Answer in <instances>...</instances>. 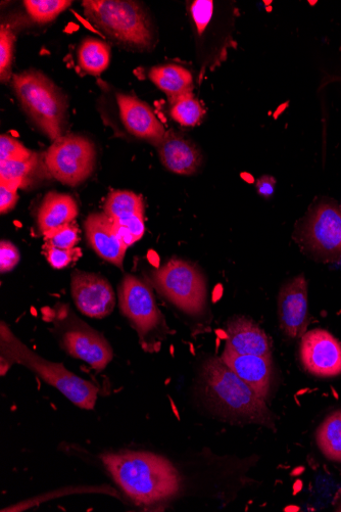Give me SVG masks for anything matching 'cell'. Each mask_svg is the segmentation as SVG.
Returning <instances> with one entry per match:
<instances>
[{
  "label": "cell",
  "mask_w": 341,
  "mask_h": 512,
  "mask_svg": "<svg viewBox=\"0 0 341 512\" xmlns=\"http://www.w3.org/2000/svg\"><path fill=\"white\" fill-rule=\"evenodd\" d=\"M256 188L261 197L271 199L276 190V179L270 175H264L257 180Z\"/></svg>",
  "instance_id": "obj_34"
},
{
  "label": "cell",
  "mask_w": 341,
  "mask_h": 512,
  "mask_svg": "<svg viewBox=\"0 0 341 512\" xmlns=\"http://www.w3.org/2000/svg\"><path fill=\"white\" fill-rule=\"evenodd\" d=\"M71 289L78 310L88 317L105 318L116 306V295L112 286L99 274L75 271Z\"/></svg>",
  "instance_id": "obj_11"
},
{
  "label": "cell",
  "mask_w": 341,
  "mask_h": 512,
  "mask_svg": "<svg viewBox=\"0 0 341 512\" xmlns=\"http://www.w3.org/2000/svg\"><path fill=\"white\" fill-rule=\"evenodd\" d=\"M43 252L47 262L56 269L66 268L82 257V250L80 248H73L69 250L43 248Z\"/></svg>",
  "instance_id": "obj_31"
},
{
  "label": "cell",
  "mask_w": 341,
  "mask_h": 512,
  "mask_svg": "<svg viewBox=\"0 0 341 512\" xmlns=\"http://www.w3.org/2000/svg\"><path fill=\"white\" fill-rule=\"evenodd\" d=\"M169 103L172 119L181 126H197L205 117V109L192 92L171 100Z\"/></svg>",
  "instance_id": "obj_24"
},
{
  "label": "cell",
  "mask_w": 341,
  "mask_h": 512,
  "mask_svg": "<svg viewBox=\"0 0 341 512\" xmlns=\"http://www.w3.org/2000/svg\"><path fill=\"white\" fill-rule=\"evenodd\" d=\"M278 316L282 332L291 339L302 338L309 324L308 284L299 275L287 283L278 296Z\"/></svg>",
  "instance_id": "obj_13"
},
{
  "label": "cell",
  "mask_w": 341,
  "mask_h": 512,
  "mask_svg": "<svg viewBox=\"0 0 341 512\" xmlns=\"http://www.w3.org/2000/svg\"><path fill=\"white\" fill-rule=\"evenodd\" d=\"M18 199L17 189L0 184V212H2V214L12 211L15 208Z\"/></svg>",
  "instance_id": "obj_33"
},
{
  "label": "cell",
  "mask_w": 341,
  "mask_h": 512,
  "mask_svg": "<svg viewBox=\"0 0 341 512\" xmlns=\"http://www.w3.org/2000/svg\"><path fill=\"white\" fill-rule=\"evenodd\" d=\"M43 248L73 249L79 243V229L75 222L46 232Z\"/></svg>",
  "instance_id": "obj_27"
},
{
  "label": "cell",
  "mask_w": 341,
  "mask_h": 512,
  "mask_svg": "<svg viewBox=\"0 0 341 512\" xmlns=\"http://www.w3.org/2000/svg\"><path fill=\"white\" fill-rule=\"evenodd\" d=\"M87 241L102 259L123 268L128 247L121 241L113 219L105 213H95L85 221Z\"/></svg>",
  "instance_id": "obj_14"
},
{
  "label": "cell",
  "mask_w": 341,
  "mask_h": 512,
  "mask_svg": "<svg viewBox=\"0 0 341 512\" xmlns=\"http://www.w3.org/2000/svg\"><path fill=\"white\" fill-rule=\"evenodd\" d=\"M0 354L3 376L11 365L21 364L79 408L92 410L95 407L99 394L96 386L77 377L63 364L45 360L34 353L13 334L4 321L0 324Z\"/></svg>",
  "instance_id": "obj_3"
},
{
  "label": "cell",
  "mask_w": 341,
  "mask_h": 512,
  "mask_svg": "<svg viewBox=\"0 0 341 512\" xmlns=\"http://www.w3.org/2000/svg\"><path fill=\"white\" fill-rule=\"evenodd\" d=\"M301 339V361L311 375L323 379L341 375V343L335 337L325 330H313Z\"/></svg>",
  "instance_id": "obj_10"
},
{
  "label": "cell",
  "mask_w": 341,
  "mask_h": 512,
  "mask_svg": "<svg viewBox=\"0 0 341 512\" xmlns=\"http://www.w3.org/2000/svg\"><path fill=\"white\" fill-rule=\"evenodd\" d=\"M96 151L93 143L81 135H63L45 154L47 170L60 182L76 186L93 172Z\"/></svg>",
  "instance_id": "obj_7"
},
{
  "label": "cell",
  "mask_w": 341,
  "mask_h": 512,
  "mask_svg": "<svg viewBox=\"0 0 341 512\" xmlns=\"http://www.w3.org/2000/svg\"><path fill=\"white\" fill-rule=\"evenodd\" d=\"M104 213L113 220H121L145 213V206L141 196L127 191H115L107 198Z\"/></svg>",
  "instance_id": "obj_23"
},
{
  "label": "cell",
  "mask_w": 341,
  "mask_h": 512,
  "mask_svg": "<svg viewBox=\"0 0 341 512\" xmlns=\"http://www.w3.org/2000/svg\"><path fill=\"white\" fill-rule=\"evenodd\" d=\"M20 253L17 247L8 241L0 243V271H12L20 262Z\"/></svg>",
  "instance_id": "obj_32"
},
{
  "label": "cell",
  "mask_w": 341,
  "mask_h": 512,
  "mask_svg": "<svg viewBox=\"0 0 341 512\" xmlns=\"http://www.w3.org/2000/svg\"><path fill=\"white\" fill-rule=\"evenodd\" d=\"M152 276L159 292L179 309L191 315L203 312L207 300L206 282L196 267L173 259Z\"/></svg>",
  "instance_id": "obj_6"
},
{
  "label": "cell",
  "mask_w": 341,
  "mask_h": 512,
  "mask_svg": "<svg viewBox=\"0 0 341 512\" xmlns=\"http://www.w3.org/2000/svg\"><path fill=\"white\" fill-rule=\"evenodd\" d=\"M156 147L162 164L175 174L192 175L202 165L203 156L198 147L174 131L167 132Z\"/></svg>",
  "instance_id": "obj_17"
},
{
  "label": "cell",
  "mask_w": 341,
  "mask_h": 512,
  "mask_svg": "<svg viewBox=\"0 0 341 512\" xmlns=\"http://www.w3.org/2000/svg\"><path fill=\"white\" fill-rule=\"evenodd\" d=\"M152 82L168 96L169 101L193 90V77L189 70L175 64L154 67L149 74Z\"/></svg>",
  "instance_id": "obj_20"
},
{
  "label": "cell",
  "mask_w": 341,
  "mask_h": 512,
  "mask_svg": "<svg viewBox=\"0 0 341 512\" xmlns=\"http://www.w3.org/2000/svg\"><path fill=\"white\" fill-rule=\"evenodd\" d=\"M37 165L36 154L27 160L0 162V184L11 186L17 190L23 188Z\"/></svg>",
  "instance_id": "obj_25"
},
{
  "label": "cell",
  "mask_w": 341,
  "mask_h": 512,
  "mask_svg": "<svg viewBox=\"0 0 341 512\" xmlns=\"http://www.w3.org/2000/svg\"><path fill=\"white\" fill-rule=\"evenodd\" d=\"M111 62L110 46L102 40L86 38L78 50V63L86 73L99 76L105 72Z\"/></svg>",
  "instance_id": "obj_21"
},
{
  "label": "cell",
  "mask_w": 341,
  "mask_h": 512,
  "mask_svg": "<svg viewBox=\"0 0 341 512\" xmlns=\"http://www.w3.org/2000/svg\"><path fill=\"white\" fill-rule=\"evenodd\" d=\"M13 88L23 110L44 134L53 142L63 136L68 103L50 78L28 70L13 76Z\"/></svg>",
  "instance_id": "obj_4"
},
{
  "label": "cell",
  "mask_w": 341,
  "mask_h": 512,
  "mask_svg": "<svg viewBox=\"0 0 341 512\" xmlns=\"http://www.w3.org/2000/svg\"><path fill=\"white\" fill-rule=\"evenodd\" d=\"M221 359L235 374L263 399H267L271 379V358L257 355H240L225 348Z\"/></svg>",
  "instance_id": "obj_18"
},
{
  "label": "cell",
  "mask_w": 341,
  "mask_h": 512,
  "mask_svg": "<svg viewBox=\"0 0 341 512\" xmlns=\"http://www.w3.org/2000/svg\"><path fill=\"white\" fill-rule=\"evenodd\" d=\"M120 309L126 316L140 339L150 336L163 323L151 288L133 275H127L119 287Z\"/></svg>",
  "instance_id": "obj_9"
},
{
  "label": "cell",
  "mask_w": 341,
  "mask_h": 512,
  "mask_svg": "<svg viewBox=\"0 0 341 512\" xmlns=\"http://www.w3.org/2000/svg\"><path fill=\"white\" fill-rule=\"evenodd\" d=\"M316 440L325 457L341 462V410L329 414L319 427Z\"/></svg>",
  "instance_id": "obj_22"
},
{
  "label": "cell",
  "mask_w": 341,
  "mask_h": 512,
  "mask_svg": "<svg viewBox=\"0 0 341 512\" xmlns=\"http://www.w3.org/2000/svg\"><path fill=\"white\" fill-rule=\"evenodd\" d=\"M198 391L205 404L229 421L274 428L273 416L265 399L243 382L221 358L204 362Z\"/></svg>",
  "instance_id": "obj_2"
},
{
  "label": "cell",
  "mask_w": 341,
  "mask_h": 512,
  "mask_svg": "<svg viewBox=\"0 0 341 512\" xmlns=\"http://www.w3.org/2000/svg\"><path fill=\"white\" fill-rule=\"evenodd\" d=\"M117 103L122 122L129 133L155 146L162 142L167 132L148 105L126 95H118Z\"/></svg>",
  "instance_id": "obj_15"
},
{
  "label": "cell",
  "mask_w": 341,
  "mask_h": 512,
  "mask_svg": "<svg viewBox=\"0 0 341 512\" xmlns=\"http://www.w3.org/2000/svg\"><path fill=\"white\" fill-rule=\"evenodd\" d=\"M78 213V205L70 195L47 194L38 211V228L44 235L48 231L74 222Z\"/></svg>",
  "instance_id": "obj_19"
},
{
  "label": "cell",
  "mask_w": 341,
  "mask_h": 512,
  "mask_svg": "<svg viewBox=\"0 0 341 512\" xmlns=\"http://www.w3.org/2000/svg\"><path fill=\"white\" fill-rule=\"evenodd\" d=\"M16 36L7 26L0 28V79L9 81L12 76Z\"/></svg>",
  "instance_id": "obj_29"
},
{
  "label": "cell",
  "mask_w": 341,
  "mask_h": 512,
  "mask_svg": "<svg viewBox=\"0 0 341 512\" xmlns=\"http://www.w3.org/2000/svg\"><path fill=\"white\" fill-rule=\"evenodd\" d=\"M299 236L302 245L325 261L341 260V209L331 200L316 204L304 219Z\"/></svg>",
  "instance_id": "obj_8"
},
{
  "label": "cell",
  "mask_w": 341,
  "mask_h": 512,
  "mask_svg": "<svg viewBox=\"0 0 341 512\" xmlns=\"http://www.w3.org/2000/svg\"><path fill=\"white\" fill-rule=\"evenodd\" d=\"M63 349L72 357L89 364L96 371H103L114 357L113 349L100 334L79 321L70 324L61 335Z\"/></svg>",
  "instance_id": "obj_12"
},
{
  "label": "cell",
  "mask_w": 341,
  "mask_h": 512,
  "mask_svg": "<svg viewBox=\"0 0 341 512\" xmlns=\"http://www.w3.org/2000/svg\"><path fill=\"white\" fill-rule=\"evenodd\" d=\"M82 6L85 16L115 40L138 49H149L154 44L155 34L151 21L137 3L85 0Z\"/></svg>",
  "instance_id": "obj_5"
},
{
  "label": "cell",
  "mask_w": 341,
  "mask_h": 512,
  "mask_svg": "<svg viewBox=\"0 0 341 512\" xmlns=\"http://www.w3.org/2000/svg\"><path fill=\"white\" fill-rule=\"evenodd\" d=\"M226 348L240 355L271 358L272 342L253 320L235 316L226 323Z\"/></svg>",
  "instance_id": "obj_16"
},
{
  "label": "cell",
  "mask_w": 341,
  "mask_h": 512,
  "mask_svg": "<svg viewBox=\"0 0 341 512\" xmlns=\"http://www.w3.org/2000/svg\"><path fill=\"white\" fill-rule=\"evenodd\" d=\"M113 221L119 238L128 248L144 236L145 213Z\"/></svg>",
  "instance_id": "obj_28"
},
{
  "label": "cell",
  "mask_w": 341,
  "mask_h": 512,
  "mask_svg": "<svg viewBox=\"0 0 341 512\" xmlns=\"http://www.w3.org/2000/svg\"><path fill=\"white\" fill-rule=\"evenodd\" d=\"M103 462L115 483L138 505L154 506L179 493V473L163 456L120 451L104 455Z\"/></svg>",
  "instance_id": "obj_1"
},
{
  "label": "cell",
  "mask_w": 341,
  "mask_h": 512,
  "mask_svg": "<svg viewBox=\"0 0 341 512\" xmlns=\"http://www.w3.org/2000/svg\"><path fill=\"white\" fill-rule=\"evenodd\" d=\"M35 155L25 148L16 138L3 134L0 137V162L27 160Z\"/></svg>",
  "instance_id": "obj_30"
},
{
  "label": "cell",
  "mask_w": 341,
  "mask_h": 512,
  "mask_svg": "<svg viewBox=\"0 0 341 512\" xmlns=\"http://www.w3.org/2000/svg\"><path fill=\"white\" fill-rule=\"evenodd\" d=\"M340 209H341V206H340Z\"/></svg>",
  "instance_id": "obj_35"
},
{
  "label": "cell",
  "mask_w": 341,
  "mask_h": 512,
  "mask_svg": "<svg viewBox=\"0 0 341 512\" xmlns=\"http://www.w3.org/2000/svg\"><path fill=\"white\" fill-rule=\"evenodd\" d=\"M28 15L37 23H48L55 20L67 10L70 0H25L23 3Z\"/></svg>",
  "instance_id": "obj_26"
}]
</instances>
